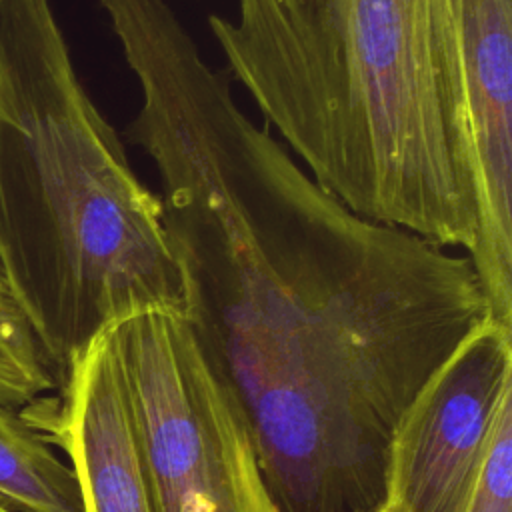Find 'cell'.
Returning <instances> with one entry per match:
<instances>
[{"mask_svg": "<svg viewBox=\"0 0 512 512\" xmlns=\"http://www.w3.org/2000/svg\"><path fill=\"white\" fill-rule=\"evenodd\" d=\"M0 500L18 512H84L70 462L20 408L2 402Z\"/></svg>", "mask_w": 512, "mask_h": 512, "instance_id": "52a82bcc", "label": "cell"}, {"mask_svg": "<svg viewBox=\"0 0 512 512\" xmlns=\"http://www.w3.org/2000/svg\"><path fill=\"white\" fill-rule=\"evenodd\" d=\"M512 398V330L476 326L422 384L388 452L386 512H464L502 404Z\"/></svg>", "mask_w": 512, "mask_h": 512, "instance_id": "277c9868", "label": "cell"}, {"mask_svg": "<svg viewBox=\"0 0 512 512\" xmlns=\"http://www.w3.org/2000/svg\"><path fill=\"white\" fill-rule=\"evenodd\" d=\"M0 512H18V510H14L10 504H6V502L0 500Z\"/></svg>", "mask_w": 512, "mask_h": 512, "instance_id": "30bf717a", "label": "cell"}, {"mask_svg": "<svg viewBox=\"0 0 512 512\" xmlns=\"http://www.w3.org/2000/svg\"><path fill=\"white\" fill-rule=\"evenodd\" d=\"M478 242L468 256L490 320L512 330V0H450Z\"/></svg>", "mask_w": 512, "mask_h": 512, "instance_id": "5b68a950", "label": "cell"}, {"mask_svg": "<svg viewBox=\"0 0 512 512\" xmlns=\"http://www.w3.org/2000/svg\"><path fill=\"white\" fill-rule=\"evenodd\" d=\"M228 76L354 214L468 254L478 206L450 0H238Z\"/></svg>", "mask_w": 512, "mask_h": 512, "instance_id": "6da1fadb", "label": "cell"}, {"mask_svg": "<svg viewBox=\"0 0 512 512\" xmlns=\"http://www.w3.org/2000/svg\"><path fill=\"white\" fill-rule=\"evenodd\" d=\"M110 330L154 512H278L246 422L184 312L144 310Z\"/></svg>", "mask_w": 512, "mask_h": 512, "instance_id": "3957f363", "label": "cell"}, {"mask_svg": "<svg viewBox=\"0 0 512 512\" xmlns=\"http://www.w3.org/2000/svg\"><path fill=\"white\" fill-rule=\"evenodd\" d=\"M464 512H512V398L498 412Z\"/></svg>", "mask_w": 512, "mask_h": 512, "instance_id": "9c48e42d", "label": "cell"}, {"mask_svg": "<svg viewBox=\"0 0 512 512\" xmlns=\"http://www.w3.org/2000/svg\"><path fill=\"white\" fill-rule=\"evenodd\" d=\"M0 272L60 386L114 322L186 306L160 196L82 86L50 0H0Z\"/></svg>", "mask_w": 512, "mask_h": 512, "instance_id": "7a4b0ae2", "label": "cell"}, {"mask_svg": "<svg viewBox=\"0 0 512 512\" xmlns=\"http://www.w3.org/2000/svg\"><path fill=\"white\" fill-rule=\"evenodd\" d=\"M378 512H386V510H384V508H380V510H378Z\"/></svg>", "mask_w": 512, "mask_h": 512, "instance_id": "8fae6325", "label": "cell"}, {"mask_svg": "<svg viewBox=\"0 0 512 512\" xmlns=\"http://www.w3.org/2000/svg\"><path fill=\"white\" fill-rule=\"evenodd\" d=\"M54 388L56 372L0 272V402L40 406Z\"/></svg>", "mask_w": 512, "mask_h": 512, "instance_id": "ba28073f", "label": "cell"}, {"mask_svg": "<svg viewBox=\"0 0 512 512\" xmlns=\"http://www.w3.org/2000/svg\"><path fill=\"white\" fill-rule=\"evenodd\" d=\"M44 426L70 462L84 512H154L110 326L68 366Z\"/></svg>", "mask_w": 512, "mask_h": 512, "instance_id": "8992f818", "label": "cell"}]
</instances>
